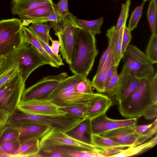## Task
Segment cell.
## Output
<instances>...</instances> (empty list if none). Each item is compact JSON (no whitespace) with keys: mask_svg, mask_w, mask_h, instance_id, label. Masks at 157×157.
Listing matches in <instances>:
<instances>
[{"mask_svg":"<svg viewBox=\"0 0 157 157\" xmlns=\"http://www.w3.org/2000/svg\"><path fill=\"white\" fill-rule=\"evenodd\" d=\"M125 25L126 24L123 25L118 31L115 44V62L116 66L117 67L123 56L122 53V40L124 29Z\"/></svg>","mask_w":157,"mask_h":157,"instance_id":"obj_39","label":"cell"},{"mask_svg":"<svg viewBox=\"0 0 157 157\" xmlns=\"http://www.w3.org/2000/svg\"><path fill=\"white\" fill-rule=\"evenodd\" d=\"M59 18V16L56 10V6L54 10L50 14L35 20L32 22L31 24L37 23H45L48 22H55L58 20Z\"/></svg>","mask_w":157,"mask_h":157,"instance_id":"obj_44","label":"cell"},{"mask_svg":"<svg viewBox=\"0 0 157 157\" xmlns=\"http://www.w3.org/2000/svg\"><path fill=\"white\" fill-rule=\"evenodd\" d=\"M131 3V0H126L125 3L122 4L120 15L116 25L115 26V29L117 32L119 31L123 25L126 24V21L128 16Z\"/></svg>","mask_w":157,"mask_h":157,"instance_id":"obj_37","label":"cell"},{"mask_svg":"<svg viewBox=\"0 0 157 157\" xmlns=\"http://www.w3.org/2000/svg\"><path fill=\"white\" fill-rule=\"evenodd\" d=\"M124 65L132 75L140 79L149 80L155 72L145 54L135 46L129 44L123 55Z\"/></svg>","mask_w":157,"mask_h":157,"instance_id":"obj_8","label":"cell"},{"mask_svg":"<svg viewBox=\"0 0 157 157\" xmlns=\"http://www.w3.org/2000/svg\"><path fill=\"white\" fill-rule=\"evenodd\" d=\"M117 67H116L115 64H113L109 68L106 75V86L109 82L110 79L112 76L114 71Z\"/></svg>","mask_w":157,"mask_h":157,"instance_id":"obj_50","label":"cell"},{"mask_svg":"<svg viewBox=\"0 0 157 157\" xmlns=\"http://www.w3.org/2000/svg\"><path fill=\"white\" fill-rule=\"evenodd\" d=\"M56 6V4L54 3L53 6H39L18 16L22 25L28 26L35 20L50 14L54 10Z\"/></svg>","mask_w":157,"mask_h":157,"instance_id":"obj_21","label":"cell"},{"mask_svg":"<svg viewBox=\"0 0 157 157\" xmlns=\"http://www.w3.org/2000/svg\"><path fill=\"white\" fill-rule=\"evenodd\" d=\"M118 32L116 31L115 25L107 31L106 36L108 40V45L101 57L97 72L100 71L110 53L115 48Z\"/></svg>","mask_w":157,"mask_h":157,"instance_id":"obj_28","label":"cell"},{"mask_svg":"<svg viewBox=\"0 0 157 157\" xmlns=\"http://www.w3.org/2000/svg\"><path fill=\"white\" fill-rule=\"evenodd\" d=\"M132 38V36L131 32L126 25H125L124 29L122 40V53L123 55L131 42Z\"/></svg>","mask_w":157,"mask_h":157,"instance_id":"obj_45","label":"cell"},{"mask_svg":"<svg viewBox=\"0 0 157 157\" xmlns=\"http://www.w3.org/2000/svg\"><path fill=\"white\" fill-rule=\"evenodd\" d=\"M68 76L66 72L44 77L25 90L21 101L33 99L48 100L59 84Z\"/></svg>","mask_w":157,"mask_h":157,"instance_id":"obj_10","label":"cell"},{"mask_svg":"<svg viewBox=\"0 0 157 157\" xmlns=\"http://www.w3.org/2000/svg\"><path fill=\"white\" fill-rule=\"evenodd\" d=\"M71 137L82 142L91 144L92 134L91 120L86 117L65 132Z\"/></svg>","mask_w":157,"mask_h":157,"instance_id":"obj_18","label":"cell"},{"mask_svg":"<svg viewBox=\"0 0 157 157\" xmlns=\"http://www.w3.org/2000/svg\"><path fill=\"white\" fill-rule=\"evenodd\" d=\"M9 116V114L0 110V129L6 126Z\"/></svg>","mask_w":157,"mask_h":157,"instance_id":"obj_48","label":"cell"},{"mask_svg":"<svg viewBox=\"0 0 157 157\" xmlns=\"http://www.w3.org/2000/svg\"><path fill=\"white\" fill-rule=\"evenodd\" d=\"M112 105V101L108 96L95 93L86 104V117L91 120L105 113Z\"/></svg>","mask_w":157,"mask_h":157,"instance_id":"obj_16","label":"cell"},{"mask_svg":"<svg viewBox=\"0 0 157 157\" xmlns=\"http://www.w3.org/2000/svg\"><path fill=\"white\" fill-rule=\"evenodd\" d=\"M6 57L5 56H0V73L6 63Z\"/></svg>","mask_w":157,"mask_h":157,"instance_id":"obj_51","label":"cell"},{"mask_svg":"<svg viewBox=\"0 0 157 157\" xmlns=\"http://www.w3.org/2000/svg\"><path fill=\"white\" fill-rule=\"evenodd\" d=\"M132 126L118 128L107 131L101 135L127 147L135 146L140 144V137L134 132Z\"/></svg>","mask_w":157,"mask_h":157,"instance_id":"obj_15","label":"cell"},{"mask_svg":"<svg viewBox=\"0 0 157 157\" xmlns=\"http://www.w3.org/2000/svg\"><path fill=\"white\" fill-rule=\"evenodd\" d=\"M59 109L66 114L81 118L86 117V105H79L66 107H59Z\"/></svg>","mask_w":157,"mask_h":157,"instance_id":"obj_35","label":"cell"},{"mask_svg":"<svg viewBox=\"0 0 157 157\" xmlns=\"http://www.w3.org/2000/svg\"><path fill=\"white\" fill-rule=\"evenodd\" d=\"M93 88L91 81L86 77L77 84L75 90L80 94H91L94 93L93 91Z\"/></svg>","mask_w":157,"mask_h":157,"instance_id":"obj_41","label":"cell"},{"mask_svg":"<svg viewBox=\"0 0 157 157\" xmlns=\"http://www.w3.org/2000/svg\"><path fill=\"white\" fill-rule=\"evenodd\" d=\"M83 150L69 147L55 146L40 148L39 152L34 157H69V153L75 150Z\"/></svg>","mask_w":157,"mask_h":157,"instance_id":"obj_24","label":"cell"},{"mask_svg":"<svg viewBox=\"0 0 157 157\" xmlns=\"http://www.w3.org/2000/svg\"><path fill=\"white\" fill-rule=\"evenodd\" d=\"M157 144L156 135L150 140L137 146L127 147L119 153L110 156L112 157H125L133 156L140 154L150 148L155 146Z\"/></svg>","mask_w":157,"mask_h":157,"instance_id":"obj_25","label":"cell"},{"mask_svg":"<svg viewBox=\"0 0 157 157\" xmlns=\"http://www.w3.org/2000/svg\"><path fill=\"white\" fill-rule=\"evenodd\" d=\"M157 116V104L153 105L144 114L145 118L147 120H151L156 118Z\"/></svg>","mask_w":157,"mask_h":157,"instance_id":"obj_47","label":"cell"},{"mask_svg":"<svg viewBox=\"0 0 157 157\" xmlns=\"http://www.w3.org/2000/svg\"><path fill=\"white\" fill-rule=\"evenodd\" d=\"M17 128L19 131L18 140L21 142L40 140L51 128L48 126L39 123H29Z\"/></svg>","mask_w":157,"mask_h":157,"instance_id":"obj_17","label":"cell"},{"mask_svg":"<svg viewBox=\"0 0 157 157\" xmlns=\"http://www.w3.org/2000/svg\"><path fill=\"white\" fill-rule=\"evenodd\" d=\"M40 140H33L22 142L13 157H34L40 151Z\"/></svg>","mask_w":157,"mask_h":157,"instance_id":"obj_23","label":"cell"},{"mask_svg":"<svg viewBox=\"0 0 157 157\" xmlns=\"http://www.w3.org/2000/svg\"><path fill=\"white\" fill-rule=\"evenodd\" d=\"M98 53L95 35L80 28L72 53L70 70L74 75L87 77Z\"/></svg>","mask_w":157,"mask_h":157,"instance_id":"obj_2","label":"cell"},{"mask_svg":"<svg viewBox=\"0 0 157 157\" xmlns=\"http://www.w3.org/2000/svg\"><path fill=\"white\" fill-rule=\"evenodd\" d=\"M19 131L17 127L7 125L0 136V144L18 140Z\"/></svg>","mask_w":157,"mask_h":157,"instance_id":"obj_32","label":"cell"},{"mask_svg":"<svg viewBox=\"0 0 157 157\" xmlns=\"http://www.w3.org/2000/svg\"><path fill=\"white\" fill-rule=\"evenodd\" d=\"M137 118L117 120L108 117L106 113L91 120L92 134L101 135L107 131L122 127L136 125Z\"/></svg>","mask_w":157,"mask_h":157,"instance_id":"obj_13","label":"cell"},{"mask_svg":"<svg viewBox=\"0 0 157 157\" xmlns=\"http://www.w3.org/2000/svg\"><path fill=\"white\" fill-rule=\"evenodd\" d=\"M117 68L106 86L104 93L109 96H114L115 90L117 86L119 79V75L118 74Z\"/></svg>","mask_w":157,"mask_h":157,"instance_id":"obj_42","label":"cell"},{"mask_svg":"<svg viewBox=\"0 0 157 157\" xmlns=\"http://www.w3.org/2000/svg\"><path fill=\"white\" fill-rule=\"evenodd\" d=\"M145 55L148 61L151 64L157 63V33L151 35L146 49Z\"/></svg>","mask_w":157,"mask_h":157,"instance_id":"obj_31","label":"cell"},{"mask_svg":"<svg viewBox=\"0 0 157 157\" xmlns=\"http://www.w3.org/2000/svg\"><path fill=\"white\" fill-rule=\"evenodd\" d=\"M157 104V72L149 80H140L137 87L125 99L118 103V110L127 118L143 116L151 106Z\"/></svg>","mask_w":157,"mask_h":157,"instance_id":"obj_1","label":"cell"},{"mask_svg":"<svg viewBox=\"0 0 157 157\" xmlns=\"http://www.w3.org/2000/svg\"><path fill=\"white\" fill-rule=\"evenodd\" d=\"M149 0H143L144 2H145L147 1H149Z\"/></svg>","mask_w":157,"mask_h":157,"instance_id":"obj_53","label":"cell"},{"mask_svg":"<svg viewBox=\"0 0 157 157\" xmlns=\"http://www.w3.org/2000/svg\"><path fill=\"white\" fill-rule=\"evenodd\" d=\"M40 148L55 146L69 147L82 149L101 150L91 144L77 140L65 132L51 128L40 140Z\"/></svg>","mask_w":157,"mask_h":157,"instance_id":"obj_11","label":"cell"},{"mask_svg":"<svg viewBox=\"0 0 157 157\" xmlns=\"http://www.w3.org/2000/svg\"><path fill=\"white\" fill-rule=\"evenodd\" d=\"M91 144L96 147L105 150L117 148H127L114 140L101 135L92 134Z\"/></svg>","mask_w":157,"mask_h":157,"instance_id":"obj_27","label":"cell"},{"mask_svg":"<svg viewBox=\"0 0 157 157\" xmlns=\"http://www.w3.org/2000/svg\"><path fill=\"white\" fill-rule=\"evenodd\" d=\"M84 118L68 114L55 116H40L17 111L13 114L12 121L17 127L29 123H39L65 132Z\"/></svg>","mask_w":157,"mask_h":157,"instance_id":"obj_6","label":"cell"},{"mask_svg":"<svg viewBox=\"0 0 157 157\" xmlns=\"http://www.w3.org/2000/svg\"><path fill=\"white\" fill-rule=\"evenodd\" d=\"M36 36L38 40L42 45L46 52L57 64L58 66L59 67L60 66L64 65V64L63 62V60L61 57V56L60 55L58 56L55 55L52 51L51 47L49 44H47L39 38Z\"/></svg>","mask_w":157,"mask_h":157,"instance_id":"obj_43","label":"cell"},{"mask_svg":"<svg viewBox=\"0 0 157 157\" xmlns=\"http://www.w3.org/2000/svg\"><path fill=\"white\" fill-rule=\"evenodd\" d=\"M105 150H80L71 151L69 157H105Z\"/></svg>","mask_w":157,"mask_h":157,"instance_id":"obj_36","label":"cell"},{"mask_svg":"<svg viewBox=\"0 0 157 157\" xmlns=\"http://www.w3.org/2000/svg\"><path fill=\"white\" fill-rule=\"evenodd\" d=\"M22 28L27 42L48 62L49 65L53 67H59L46 52L41 44L38 40L35 35L26 26L23 25Z\"/></svg>","mask_w":157,"mask_h":157,"instance_id":"obj_22","label":"cell"},{"mask_svg":"<svg viewBox=\"0 0 157 157\" xmlns=\"http://www.w3.org/2000/svg\"><path fill=\"white\" fill-rule=\"evenodd\" d=\"M117 86L115 90V95L118 103L125 99L135 90L140 80L130 74L123 65Z\"/></svg>","mask_w":157,"mask_h":157,"instance_id":"obj_14","label":"cell"},{"mask_svg":"<svg viewBox=\"0 0 157 157\" xmlns=\"http://www.w3.org/2000/svg\"><path fill=\"white\" fill-rule=\"evenodd\" d=\"M21 21L13 18L0 21V56L29 44L25 39Z\"/></svg>","mask_w":157,"mask_h":157,"instance_id":"obj_7","label":"cell"},{"mask_svg":"<svg viewBox=\"0 0 157 157\" xmlns=\"http://www.w3.org/2000/svg\"><path fill=\"white\" fill-rule=\"evenodd\" d=\"M157 1L151 0L149 6L147 17L152 34L156 33Z\"/></svg>","mask_w":157,"mask_h":157,"instance_id":"obj_33","label":"cell"},{"mask_svg":"<svg viewBox=\"0 0 157 157\" xmlns=\"http://www.w3.org/2000/svg\"><path fill=\"white\" fill-rule=\"evenodd\" d=\"M75 19L79 26L83 29L91 33L94 35L101 33V27L103 23V18L91 21H86L78 18Z\"/></svg>","mask_w":157,"mask_h":157,"instance_id":"obj_29","label":"cell"},{"mask_svg":"<svg viewBox=\"0 0 157 157\" xmlns=\"http://www.w3.org/2000/svg\"><path fill=\"white\" fill-rule=\"evenodd\" d=\"M11 3L12 13L18 15L39 6L54 4L52 0H11Z\"/></svg>","mask_w":157,"mask_h":157,"instance_id":"obj_19","label":"cell"},{"mask_svg":"<svg viewBox=\"0 0 157 157\" xmlns=\"http://www.w3.org/2000/svg\"><path fill=\"white\" fill-rule=\"evenodd\" d=\"M25 82L19 73L0 87V110L10 115L17 109Z\"/></svg>","mask_w":157,"mask_h":157,"instance_id":"obj_9","label":"cell"},{"mask_svg":"<svg viewBox=\"0 0 157 157\" xmlns=\"http://www.w3.org/2000/svg\"><path fill=\"white\" fill-rule=\"evenodd\" d=\"M132 129L135 133L140 137L139 141L140 144L146 141L151 137L157 131V119L151 124L132 126Z\"/></svg>","mask_w":157,"mask_h":157,"instance_id":"obj_26","label":"cell"},{"mask_svg":"<svg viewBox=\"0 0 157 157\" xmlns=\"http://www.w3.org/2000/svg\"><path fill=\"white\" fill-rule=\"evenodd\" d=\"M21 144L19 140L7 142L0 144V157H13Z\"/></svg>","mask_w":157,"mask_h":157,"instance_id":"obj_34","label":"cell"},{"mask_svg":"<svg viewBox=\"0 0 157 157\" xmlns=\"http://www.w3.org/2000/svg\"><path fill=\"white\" fill-rule=\"evenodd\" d=\"M85 78L78 75L68 76L59 84L50 95L49 99L59 107L86 105L89 99L95 93L82 94L75 90L77 84Z\"/></svg>","mask_w":157,"mask_h":157,"instance_id":"obj_4","label":"cell"},{"mask_svg":"<svg viewBox=\"0 0 157 157\" xmlns=\"http://www.w3.org/2000/svg\"><path fill=\"white\" fill-rule=\"evenodd\" d=\"M115 47L110 53L100 71L96 73L91 81L93 87L98 93H104L106 87L107 72L111 65L114 63L115 64Z\"/></svg>","mask_w":157,"mask_h":157,"instance_id":"obj_20","label":"cell"},{"mask_svg":"<svg viewBox=\"0 0 157 157\" xmlns=\"http://www.w3.org/2000/svg\"><path fill=\"white\" fill-rule=\"evenodd\" d=\"M4 128L3 129H0V136L1 135L2 133V132H3V131L4 129Z\"/></svg>","mask_w":157,"mask_h":157,"instance_id":"obj_52","label":"cell"},{"mask_svg":"<svg viewBox=\"0 0 157 157\" xmlns=\"http://www.w3.org/2000/svg\"></svg>","mask_w":157,"mask_h":157,"instance_id":"obj_54","label":"cell"},{"mask_svg":"<svg viewBox=\"0 0 157 157\" xmlns=\"http://www.w3.org/2000/svg\"><path fill=\"white\" fill-rule=\"evenodd\" d=\"M39 38L47 44H49V32L52 28L47 23H37L32 24L28 27Z\"/></svg>","mask_w":157,"mask_h":157,"instance_id":"obj_30","label":"cell"},{"mask_svg":"<svg viewBox=\"0 0 157 157\" xmlns=\"http://www.w3.org/2000/svg\"><path fill=\"white\" fill-rule=\"evenodd\" d=\"M6 63L0 75L14 64H17L19 73L25 82L31 73L48 62L29 44L16 49L5 56Z\"/></svg>","mask_w":157,"mask_h":157,"instance_id":"obj_3","label":"cell"},{"mask_svg":"<svg viewBox=\"0 0 157 157\" xmlns=\"http://www.w3.org/2000/svg\"><path fill=\"white\" fill-rule=\"evenodd\" d=\"M144 3L145 2H144L141 5L137 6L132 13L127 27L130 32L134 30L137 25L142 15V10Z\"/></svg>","mask_w":157,"mask_h":157,"instance_id":"obj_38","label":"cell"},{"mask_svg":"<svg viewBox=\"0 0 157 157\" xmlns=\"http://www.w3.org/2000/svg\"><path fill=\"white\" fill-rule=\"evenodd\" d=\"M17 109L24 113L40 116H55L66 114L49 99L21 100Z\"/></svg>","mask_w":157,"mask_h":157,"instance_id":"obj_12","label":"cell"},{"mask_svg":"<svg viewBox=\"0 0 157 157\" xmlns=\"http://www.w3.org/2000/svg\"><path fill=\"white\" fill-rule=\"evenodd\" d=\"M75 17L69 12L64 17L59 16L57 21L50 22L60 42V50L63 58L69 65L71 63L77 34L81 28L77 22Z\"/></svg>","mask_w":157,"mask_h":157,"instance_id":"obj_5","label":"cell"},{"mask_svg":"<svg viewBox=\"0 0 157 157\" xmlns=\"http://www.w3.org/2000/svg\"><path fill=\"white\" fill-rule=\"evenodd\" d=\"M56 10L59 17H63L68 14V0H59L56 5Z\"/></svg>","mask_w":157,"mask_h":157,"instance_id":"obj_46","label":"cell"},{"mask_svg":"<svg viewBox=\"0 0 157 157\" xmlns=\"http://www.w3.org/2000/svg\"><path fill=\"white\" fill-rule=\"evenodd\" d=\"M19 73L17 64H14L0 75V87Z\"/></svg>","mask_w":157,"mask_h":157,"instance_id":"obj_40","label":"cell"},{"mask_svg":"<svg viewBox=\"0 0 157 157\" xmlns=\"http://www.w3.org/2000/svg\"><path fill=\"white\" fill-rule=\"evenodd\" d=\"M49 40L52 42V45L50 47L52 51L56 56H59V55L58 53L60 46V42L57 40H53L50 36L49 38Z\"/></svg>","mask_w":157,"mask_h":157,"instance_id":"obj_49","label":"cell"}]
</instances>
